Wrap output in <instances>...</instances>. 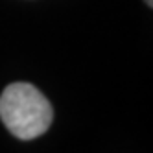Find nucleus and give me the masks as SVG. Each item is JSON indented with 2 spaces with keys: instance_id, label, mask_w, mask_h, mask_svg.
I'll return each mask as SVG.
<instances>
[{
  "instance_id": "obj_2",
  "label": "nucleus",
  "mask_w": 153,
  "mask_h": 153,
  "mask_svg": "<svg viewBox=\"0 0 153 153\" xmlns=\"http://www.w3.org/2000/svg\"><path fill=\"white\" fill-rule=\"evenodd\" d=\"M144 2H146V4H148L149 7H153V0H144Z\"/></svg>"
},
{
  "instance_id": "obj_1",
  "label": "nucleus",
  "mask_w": 153,
  "mask_h": 153,
  "mask_svg": "<svg viewBox=\"0 0 153 153\" xmlns=\"http://www.w3.org/2000/svg\"><path fill=\"white\" fill-rule=\"evenodd\" d=\"M52 105L31 83H11L0 94V120L20 140L37 138L52 124Z\"/></svg>"
}]
</instances>
